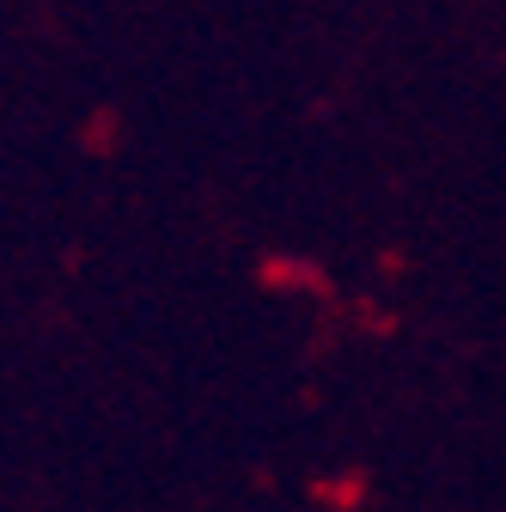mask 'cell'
Masks as SVG:
<instances>
[]
</instances>
